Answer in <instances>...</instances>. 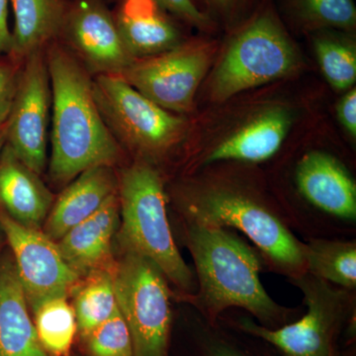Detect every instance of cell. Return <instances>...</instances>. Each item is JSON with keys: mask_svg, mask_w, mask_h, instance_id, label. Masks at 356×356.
<instances>
[{"mask_svg": "<svg viewBox=\"0 0 356 356\" xmlns=\"http://www.w3.org/2000/svg\"><path fill=\"white\" fill-rule=\"evenodd\" d=\"M51 89L50 177L58 184L119 158L113 134L98 108L93 81L60 44H49Z\"/></svg>", "mask_w": 356, "mask_h": 356, "instance_id": "1", "label": "cell"}, {"mask_svg": "<svg viewBox=\"0 0 356 356\" xmlns=\"http://www.w3.org/2000/svg\"><path fill=\"white\" fill-rule=\"evenodd\" d=\"M187 245L195 262L199 292L193 301L209 318L240 307L261 322H277L285 310L267 294L259 280L261 259L226 228L188 221Z\"/></svg>", "mask_w": 356, "mask_h": 356, "instance_id": "2", "label": "cell"}, {"mask_svg": "<svg viewBox=\"0 0 356 356\" xmlns=\"http://www.w3.org/2000/svg\"><path fill=\"white\" fill-rule=\"evenodd\" d=\"M184 205L188 221L240 229L267 261L290 278L306 273L303 243L252 194L232 185L207 184L192 189Z\"/></svg>", "mask_w": 356, "mask_h": 356, "instance_id": "3", "label": "cell"}, {"mask_svg": "<svg viewBox=\"0 0 356 356\" xmlns=\"http://www.w3.org/2000/svg\"><path fill=\"white\" fill-rule=\"evenodd\" d=\"M118 198L126 252L146 257L173 284L191 291L193 275L173 240L159 173L146 163L126 168L118 182Z\"/></svg>", "mask_w": 356, "mask_h": 356, "instance_id": "4", "label": "cell"}, {"mask_svg": "<svg viewBox=\"0 0 356 356\" xmlns=\"http://www.w3.org/2000/svg\"><path fill=\"white\" fill-rule=\"evenodd\" d=\"M111 273L117 306L132 337L134 356H165L172 325L165 276L146 257L129 252Z\"/></svg>", "mask_w": 356, "mask_h": 356, "instance_id": "5", "label": "cell"}, {"mask_svg": "<svg viewBox=\"0 0 356 356\" xmlns=\"http://www.w3.org/2000/svg\"><path fill=\"white\" fill-rule=\"evenodd\" d=\"M299 60L286 34L270 15H262L229 44L213 76L211 95L225 102L247 89L289 76Z\"/></svg>", "mask_w": 356, "mask_h": 356, "instance_id": "6", "label": "cell"}, {"mask_svg": "<svg viewBox=\"0 0 356 356\" xmlns=\"http://www.w3.org/2000/svg\"><path fill=\"white\" fill-rule=\"evenodd\" d=\"M93 91L105 123L137 151L161 154L184 136V120L149 100L118 74H99L93 81Z\"/></svg>", "mask_w": 356, "mask_h": 356, "instance_id": "7", "label": "cell"}, {"mask_svg": "<svg viewBox=\"0 0 356 356\" xmlns=\"http://www.w3.org/2000/svg\"><path fill=\"white\" fill-rule=\"evenodd\" d=\"M291 280L303 292L306 315L281 329L248 321L243 323V329L273 344L285 356H334V339L348 312V296L307 271Z\"/></svg>", "mask_w": 356, "mask_h": 356, "instance_id": "8", "label": "cell"}, {"mask_svg": "<svg viewBox=\"0 0 356 356\" xmlns=\"http://www.w3.org/2000/svg\"><path fill=\"white\" fill-rule=\"evenodd\" d=\"M211 58L209 44H177L159 55L136 58L118 76L163 109L187 112L193 106Z\"/></svg>", "mask_w": 356, "mask_h": 356, "instance_id": "9", "label": "cell"}, {"mask_svg": "<svg viewBox=\"0 0 356 356\" xmlns=\"http://www.w3.org/2000/svg\"><path fill=\"white\" fill-rule=\"evenodd\" d=\"M43 50L26 58L6 121V145L22 163L41 175L47 163L51 106L48 65Z\"/></svg>", "mask_w": 356, "mask_h": 356, "instance_id": "10", "label": "cell"}, {"mask_svg": "<svg viewBox=\"0 0 356 356\" xmlns=\"http://www.w3.org/2000/svg\"><path fill=\"white\" fill-rule=\"evenodd\" d=\"M0 229L13 252L16 273L31 308L44 300L67 296L77 285L81 276L67 264L58 243L43 231L23 226L2 209Z\"/></svg>", "mask_w": 356, "mask_h": 356, "instance_id": "11", "label": "cell"}, {"mask_svg": "<svg viewBox=\"0 0 356 356\" xmlns=\"http://www.w3.org/2000/svg\"><path fill=\"white\" fill-rule=\"evenodd\" d=\"M60 38L100 74H120L135 60L105 0H70Z\"/></svg>", "mask_w": 356, "mask_h": 356, "instance_id": "12", "label": "cell"}, {"mask_svg": "<svg viewBox=\"0 0 356 356\" xmlns=\"http://www.w3.org/2000/svg\"><path fill=\"white\" fill-rule=\"evenodd\" d=\"M118 192L99 210L70 229L60 241L63 257L79 276L112 270V241L120 221Z\"/></svg>", "mask_w": 356, "mask_h": 356, "instance_id": "13", "label": "cell"}, {"mask_svg": "<svg viewBox=\"0 0 356 356\" xmlns=\"http://www.w3.org/2000/svg\"><path fill=\"white\" fill-rule=\"evenodd\" d=\"M296 184L300 193L318 209L341 219L355 220V180L330 154H305L297 166Z\"/></svg>", "mask_w": 356, "mask_h": 356, "instance_id": "14", "label": "cell"}, {"mask_svg": "<svg viewBox=\"0 0 356 356\" xmlns=\"http://www.w3.org/2000/svg\"><path fill=\"white\" fill-rule=\"evenodd\" d=\"M118 192V180L111 166L89 168L74 178L51 206L44 233L58 242L79 222L88 219Z\"/></svg>", "mask_w": 356, "mask_h": 356, "instance_id": "15", "label": "cell"}, {"mask_svg": "<svg viewBox=\"0 0 356 356\" xmlns=\"http://www.w3.org/2000/svg\"><path fill=\"white\" fill-rule=\"evenodd\" d=\"M53 194L7 145L0 154V206L16 222L42 229L53 206Z\"/></svg>", "mask_w": 356, "mask_h": 356, "instance_id": "16", "label": "cell"}, {"mask_svg": "<svg viewBox=\"0 0 356 356\" xmlns=\"http://www.w3.org/2000/svg\"><path fill=\"white\" fill-rule=\"evenodd\" d=\"M112 15L135 60L159 55L179 42L177 28L154 0H119Z\"/></svg>", "mask_w": 356, "mask_h": 356, "instance_id": "17", "label": "cell"}, {"mask_svg": "<svg viewBox=\"0 0 356 356\" xmlns=\"http://www.w3.org/2000/svg\"><path fill=\"white\" fill-rule=\"evenodd\" d=\"M0 356H49L37 336L9 255L0 261Z\"/></svg>", "mask_w": 356, "mask_h": 356, "instance_id": "18", "label": "cell"}, {"mask_svg": "<svg viewBox=\"0 0 356 356\" xmlns=\"http://www.w3.org/2000/svg\"><path fill=\"white\" fill-rule=\"evenodd\" d=\"M292 115L286 109L271 108L257 115L213 149L205 163L242 161L261 163L280 151L290 127Z\"/></svg>", "mask_w": 356, "mask_h": 356, "instance_id": "19", "label": "cell"}, {"mask_svg": "<svg viewBox=\"0 0 356 356\" xmlns=\"http://www.w3.org/2000/svg\"><path fill=\"white\" fill-rule=\"evenodd\" d=\"M14 28L11 55L27 58L60 38L70 0H9Z\"/></svg>", "mask_w": 356, "mask_h": 356, "instance_id": "20", "label": "cell"}, {"mask_svg": "<svg viewBox=\"0 0 356 356\" xmlns=\"http://www.w3.org/2000/svg\"><path fill=\"white\" fill-rule=\"evenodd\" d=\"M303 252L307 273L348 289L355 287V242L310 240L303 243Z\"/></svg>", "mask_w": 356, "mask_h": 356, "instance_id": "21", "label": "cell"}, {"mask_svg": "<svg viewBox=\"0 0 356 356\" xmlns=\"http://www.w3.org/2000/svg\"><path fill=\"white\" fill-rule=\"evenodd\" d=\"M32 309L35 329L44 351L51 356L69 355L77 323L76 313L67 296L44 300Z\"/></svg>", "mask_w": 356, "mask_h": 356, "instance_id": "22", "label": "cell"}, {"mask_svg": "<svg viewBox=\"0 0 356 356\" xmlns=\"http://www.w3.org/2000/svg\"><path fill=\"white\" fill-rule=\"evenodd\" d=\"M118 309L115 297L111 270H97L77 287L74 313L77 327L84 337L108 320Z\"/></svg>", "mask_w": 356, "mask_h": 356, "instance_id": "23", "label": "cell"}, {"mask_svg": "<svg viewBox=\"0 0 356 356\" xmlns=\"http://www.w3.org/2000/svg\"><path fill=\"white\" fill-rule=\"evenodd\" d=\"M318 64L327 81L339 90L350 88L356 79L355 46L334 38H320L315 43Z\"/></svg>", "mask_w": 356, "mask_h": 356, "instance_id": "24", "label": "cell"}, {"mask_svg": "<svg viewBox=\"0 0 356 356\" xmlns=\"http://www.w3.org/2000/svg\"><path fill=\"white\" fill-rule=\"evenodd\" d=\"M86 337L92 356H134L130 330L119 309Z\"/></svg>", "mask_w": 356, "mask_h": 356, "instance_id": "25", "label": "cell"}, {"mask_svg": "<svg viewBox=\"0 0 356 356\" xmlns=\"http://www.w3.org/2000/svg\"><path fill=\"white\" fill-rule=\"evenodd\" d=\"M304 14L318 25L353 28L356 9L353 0H299Z\"/></svg>", "mask_w": 356, "mask_h": 356, "instance_id": "26", "label": "cell"}, {"mask_svg": "<svg viewBox=\"0 0 356 356\" xmlns=\"http://www.w3.org/2000/svg\"><path fill=\"white\" fill-rule=\"evenodd\" d=\"M19 65L0 60V127L6 125L20 76Z\"/></svg>", "mask_w": 356, "mask_h": 356, "instance_id": "27", "label": "cell"}, {"mask_svg": "<svg viewBox=\"0 0 356 356\" xmlns=\"http://www.w3.org/2000/svg\"><path fill=\"white\" fill-rule=\"evenodd\" d=\"M163 10L170 11L196 26L208 24V19L193 0H154Z\"/></svg>", "mask_w": 356, "mask_h": 356, "instance_id": "28", "label": "cell"}, {"mask_svg": "<svg viewBox=\"0 0 356 356\" xmlns=\"http://www.w3.org/2000/svg\"><path fill=\"white\" fill-rule=\"evenodd\" d=\"M339 121L351 136H356V90L351 89L348 95L341 98L337 106Z\"/></svg>", "mask_w": 356, "mask_h": 356, "instance_id": "29", "label": "cell"}, {"mask_svg": "<svg viewBox=\"0 0 356 356\" xmlns=\"http://www.w3.org/2000/svg\"><path fill=\"white\" fill-rule=\"evenodd\" d=\"M9 0H0V54H10L13 35L8 26Z\"/></svg>", "mask_w": 356, "mask_h": 356, "instance_id": "30", "label": "cell"}, {"mask_svg": "<svg viewBox=\"0 0 356 356\" xmlns=\"http://www.w3.org/2000/svg\"><path fill=\"white\" fill-rule=\"evenodd\" d=\"M6 144V124L0 127V154Z\"/></svg>", "mask_w": 356, "mask_h": 356, "instance_id": "31", "label": "cell"}, {"mask_svg": "<svg viewBox=\"0 0 356 356\" xmlns=\"http://www.w3.org/2000/svg\"><path fill=\"white\" fill-rule=\"evenodd\" d=\"M213 356H242L238 355V353H234V351L225 350V348H222V350H218L216 353H214Z\"/></svg>", "mask_w": 356, "mask_h": 356, "instance_id": "32", "label": "cell"}, {"mask_svg": "<svg viewBox=\"0 0 356 356\" xmlns=\"http://www.w3.org/2000/svg\"><path fill=\"white\" fill-rule=\"evenodd\" d=\"M213 1L216 2L218 6L228 7L229 6H231L235 0H213Z\"/></svg>", "mask_w": 356, "mask_h": 356, "instance_id": "33", "label": "cell"}]
</instances>
